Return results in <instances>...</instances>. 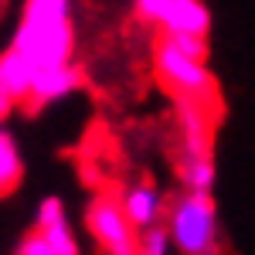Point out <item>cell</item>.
I'll return each instance as SVG.
<instances>
[{"label":"cell","instance_id":"obj_5","mask_svg":"<svg viewBox=\"0 0 255 255\" xmlns=\"http://www.w3.org/2000/svg\"><path fill=\"white\" fill-rule=\"evenodd\" d=\"M211 31V10L204 0H167V10L160 17V34H194L208 38Z\"/></svg>","mask_w":255,"mask_h":255},{"label":"cell","instance_id":"obj_7","mask_svg":"<svg viewBox=\"0 0 255 255\" xmlns=\"http://www.w3.org/2000/svg\"><path fill=\"white\" fill-rule=\"evenodd\" d=\"M123 211L129 218V225H133L136 232H143V228L160 225L167 204H163V194H160L153 184H136V187H129L126 197H123Z\"/></svg>","mask_w":255,"mask_h":255},{"label":"cell","instance_id":"obj_13","mask_svg":"<svg viewBox=\"0 0 255 255\" xmlns=\"http://www.w3.org/2000/svg\"><path fill=\"white\" fill-rule=\"evenodd\" d=\"M17 255H65V252H61V249H55V245H51V242H48V238H44L38 228H34L31 235L20 242Z\"/></svg>","mask_w":255,"mask_h":255},{"label":"cell","instance_id":"obj_4","mask_svg":"<svg viewBox=\"0 0 255 255\" xmlns=\"http://www.w3.org/2000/svg\"><path fill=\"white\" fill-rule=\"evenodd\" d=\"M85 225L96 238V245L102 249V255H126L136 249V228L129 225L123 201L116 197H96L85 211Z\"/></svg>","mask_w":255,"mask_h":255},{"label":"cell","instance_id":"obj_12","mask_svg":"<svg viewBox=\"0 0 255 255\" xmlns=\"http://www.w3.org/2000/svg\"><path fill=\"white\" fill-rule=\"evenodd\" d=\"M163 41H170L177 51L191 55V58L208 61V38H194V34H160Z\"/></svg>","mask_w":255,"mask_h":255},{"label":"cell","instance_id":"obj_11","mask_svg":"<svg viewBox=\"0 0 255 255\" xmlns=\"http://www.w3.org/2000/svg\"><path fill=\"white\" fill-rule=\"evenodd\" d=\"M170 232L167 225H153V228H143L136 232V252L139 255H167L170 252Z\"/></svg>","mask_w":255,"mask_h":255},{"label":"cell","instance_id":"obj_8","mask_svg":"<svg viewBox=\"0 0 255 255\" xmlns=\"http://www.w3.org/2000/svg\"><path fill=\"white\" fill-rule=\"evenodd\" d=\"M34 65L20 55L17 48L10 44L3 55H0V92L14 102H27L31 96V85H34Z\"/></svg>","mask_w":255,"mask_h":255},{"label":"cell","instance_id":"obj_10","mask_svg":"<svg viewBox=\"0 0 255 255\" xmlns=\"http://www.w3.org/2000/svg\"><path fill=\"white\" fill-rule=\"evenodd\" d=\"M20 153H17V143L10 139V133L0 129V194H10L20 180Z\"/></svg>","mask_w":255,"mask_h":255},{"label":"cell","instance_id":"obj_3","mask_svg":"<svg viewBox=\"0 0 255 255\" xmlns=\"http://www.w3.org/2000/svg\"><path fill=\"white\" fill-rule=\"evenodd\" d=\"M153 68H157L160 82L174 92V99H191V102L218 109V85L215 75L208 72V61L191 58V55L177 51L170 41L160 38L153 48Z\"/></svg>","mask_w":255,"mask_h":255},{"label":"cell","instance_id":"obj_1","mask_svg":"<svg viewBox=\"0 0 255 255\" xmlns=\"http://www.w3.org/2000/svg\"><path fill=\"white\" fill-rule=\"evenodd\" d=\"M14 48L34 65V72L68 65L75 51L72 3L68 0H24Z\"/></svg>","mask_w":255,"mask_h":255},{"label":"cell","instance_id":"obj_14","mask_svg":"<svg viewBox=\"0 0 255 255\" xmlns=\"http://www.w3.org/2000/svg\"><path fill=\"white\" fill-rule=\"evenodd\" d=\"M163 10H167V0H136V14H139V20H146V24H157L160 27Z\"/></svg>","mask_w":255,"mask_h":255},{"label":"cell","instance_id":"obj_6","mask_svg":"<svg viewBox=\"0 0 255 255\" xmlns=\"http://www.w3.org/2000/svg\"><path fill=\"white\" fill-rule=\"evenodd\" d=\"M82 85V72L68 61V65H58V68H44L34 75V85H31V96H27V109H41L48 102H58V99L72 96Z\"/></svg>","mask_w":255,"mask_h":255},{"label":"cell","instance_id":"obj_2","mask_svg":"<svg viewBox=\"0 0 255 255\" xmlns=\"http://www.w3.org/2000/svg\"><path fill=\"white\" fill-rule=\"evenodd\" d=\"M167 232L180 255H218V208L211 191H187L177 197Z\"/></svg>","mask_w":255,"mask_h":255},{"label":"cell","instance_id":"obj_9","mask_svg":"<svg viewBox=\"0 0 255 255\" xmlns=\"http://www.w3.org/2000/svg\"><path fill=\"white\" fill-rule=\"evenodd\" d=\"M180 180L187 184V191H211L215 187V153L180 150Z\"/></svg>","mask_w":255,"mask_h":255}]
</instances>
